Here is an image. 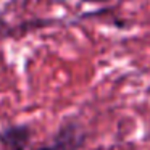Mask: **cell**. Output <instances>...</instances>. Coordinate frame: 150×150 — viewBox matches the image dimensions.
<instances>
[{
	"instance_id": "obj_1",
	"label": "cell",
	"mask_w": 150,
	"mask_h": 150,
	"mask_svg": "<svg viewBox=\"0 0 150 150\" xmlns=\"http://www.w3.org/2000/svg\"><path fill=\"white\" fill-rule=\"evenodd\" d=\"M86 142V131L76 121H68L60 126L49 144L36 150H79Z\"/></svg>"
},
{
	"instance_id": "obj_2",
	"label": "cell",
	"mask_w": 150,
	"mask_h": 150,
	"mask_svg": "<svg viewBox=\"0 0 150 150\" xmlns=\"http://www.w3.org/2000/svg\"><path fill=\"white\" fill-rule=\"evenodd\" d=\"M31 140V127L26 124L10 126L0 131V142L10 150H26Z\"/></svg>"
}]
</instances>
